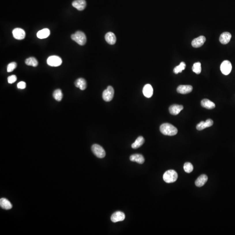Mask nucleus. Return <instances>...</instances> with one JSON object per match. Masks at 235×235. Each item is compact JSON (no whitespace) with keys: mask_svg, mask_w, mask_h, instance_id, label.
<instances>
[{"mask_svg":"<svg viewBox=\"0 0 235 235\" xmlns=\"http://www.w3.org/2000/svg\"><path fill=\"white\" fill-rule=\"evenodd\" d=\"M160 130L165 136H174L178 133V129L174 125L170 123H164L160 127Z\"/></svg>","mask_w":235,"mask_h":235,"instance_id":"obj_1","label":"nucleus"},{"mask_svg":"<svg viewBox=\"0 0 235 235\" xmlns=\"http://www.w3.org/2000/svg\"><path fill=\"white\" fill-rule=\"evenodd\" d=\"M178 176L177 173L174 170H169L163 174V180L168 183H174L177 180Z\"/></svg>","mask_w":235,"mask_h":235,"instance_id":"obj_2","label":"nucleus"},{"mask_svg":"<svg viewBox=\"0 0 235 235\" xmlns=\"http://www.w3.org/2000/svg\"><path fill=\"white\" fill-rule=\"evenodd\" d=\"M71 38L80 45H84L86 44V35L84 32L77 31L71 35Z\"/></svg>","mask_w":235,"mask_h":235,"instance_id":"obj_3","label":"nucleus"},{"mask_svg":"<svg viewBox=\"0 0 235 235\" xmlns=\"http://www.w3.org/2000/svg\"><path fill=\"white\" fill-rule=\"evenodd\" d=\"M91 150L94 155L98 158H104L106 156V153L104 148L98 144H94L91 147Z\"/></svg>","mask_w":235,"mask_h":235,"instance_id":"obj_4","label":"nucleus"},{"mask_svg":"<svg viewBox=\"0 0 235 235\" xmlns=\"http://www.w3.org/2000/svg\"><path fill=\"white\" fill-rule=\"evenodd\" d=\"M114 95V90L112 86H108L106 89L102 93V98L107 102L111 101Z\"/></svg>","mask_w":235,"mask_h":235,"instance_id":"obj_5","label":"nucleus"},{"mask_svg":"<svg viewBox=\"0 0 235 235\" xmlns=\"http://www.w3.org/2000/svg\"><path fill=\"white\" fill-rule=\"evenodd\" d=\"M48 65L52 67H58L62 64V59L60 57L56 55H53L48 57L47 61Z\"/></svg>","mask_w":235,"mask_h":235,"instance_id":"obj_6","label":"nucleus"},{"mask_svg":"<svg viewBox=\"0 0 235 235\" xmlns=\"http://www.w3.org/2000/svg\"><path fill=\"white\" fill-rule=\"evenodd\" d=\"M232 69L231 63L229 61L225 60L223 61L220 66V70L223 75L227 76L230 74Z\"/></svg>","mask_w":235,"mask_h":235,"instance_id":"obj_7","label":"nucleus"},{"mask_svg":"<svg viewBox=\"0 0 235 235\" xmlns=\"http://www.w3.org/2000/svg\"><path fill=\"white\" fill-rule=\"evenodd\" d=\"M125 214L121 211H117L114 213L111 216V221L113 223L123 221L125 219Z\"/></svg>","mask_w":235,"mask_h":235,"instance_id":"obj_8","label":"nucleus"},{"mask_svg":"<svg viewBox=\"0 0 235 235\" xmlns=\"http://www.w3.org/2000/svg\"><path fill=\"white\" fill-rule=\"evenodd\" d=\"M13 35L17 40L24 39L25 37V32L24 30L20 28H16L12 31Z\"/></svg>","mask_w":235,"mask_h":235,"instance_id":"obj_9","label":"nucleus"},{"mask_svg":"<svg viewBox=\"0 0 235 235\" xmlns=\"http://www.w3.org/2000/svg\"><path fill=\"white\" fill-rule=\"evenodd\" d=\"M206 41V38L204 36H200L197 38H195L192 41V45L194 48H200L203 45Z\"/></svg>","mask_w":235,"mask_h":235,"instance_id":"obj_10","label":"nucleus"},{"mask_svg":"<svg viewBox=\"0 0 235 235\" xmlns=\"http://www.w3.org/2000/svg\"><path fill=\"white\" fill-rule=\"evenodd\" d=\"M213 122L212 119H208L206 121H202L196 126V129L198 130H202L208 127H210L213 125Z\"/></svg>","mask_w":235,"mask_h":235,"instance_id":"obj_11","label":"nucleus"},{"mask_svg":"<svg viewBox=\"0 0 235 235\" xmlns=\"http://www.w3.org/2000/svg\"><path fill=\"white\" fill-rule=\"evenodd\" d=\"M193 88L191 85H181L178 86L177 91L182 94H186L190 93L193 90Z\"/></svg>","mask_w":235,"mask_h":235,"instance_id":"obj_12","label":"nucleus"},{"mask_svg":"<svg viewBox=\"0 0 235 235\" xmlns=\"http://www.w3.org/2000/svg\"><path fill=\"white\" fill-rule=\"evenodd\" d=\"M72 6L79 11L84 10L86 6L85 0H75L72 2Z\"/></svg>","mask_w":235,"mask_h":235,"instance_id":"obj_13","label":"nucleus"},{"mask_svg":"<svg viewBox=\"0 0 235 235\" xmlns=\"http://www.w3.org/2000/svg\"><path fill=\"white\" fill-rule=\"evenodd\" d=\"M183 109V106L182 105L174 104L170 106L169 108V111L171 114L176 115L178 114Z\"/></svg>","mask_w":235,"mask_h":235,"instance_id":"obj_14","label":"nucleus"},{"mask_svg":"<svg viewBox=\"0 0 235 235\" xmlns=\"http://www.w3.org/2000/svg\"><path fill=\"white\" fill-rule=\"evenodd\" d=\"M142 92L145 97L147 98H151L153 94V89L152 85L150 84L145 85L143 88Z\"/></svg>","mask_w":235,"mask_h":235,"instance_id":"obj_15","label":"nucleus"},{"mask_svg":"<svg viewBox=\"0 0 235 235\" xmlns=\"http://www.w3.org/2000/svg\"><path fill=\"white\" fill-rule=\"evenodd\" d=\"M232 35L228 32H223L221 34L219 37V41L221 43L224 44H228L230 41Z\"/></svg>","mask_w":235,"mask_h":235,"instance_id":"obj_16","label":"nucleus"},{"mask_svg":"<svg viewBox=\"0 0 235 235\" xmlns=\"http://www.w3.org/2000/svg\"><path fill=\"white\" fill-rule=\"evenodd\" d=\"M208 180V177L205 174L201 175L196 179L195 185L198 187H202L206 183Z\"/></svg>","mask_w":235,"mask_h":235,"instance_id":"obj_17","label":"nucleus"},{"mask_svg":"<svg viewBox=\"0 0 235 235\" xmlns=\"http://www.w3.org/2000/svg\"><path fill=\"white\" fill-rule=\"evenodd\" d=\"M130 160L132 161H136L140 164H142L145 161L143 155L139 154L132 155L130 157Z\"/></svg>","mask_w":235,"mask_h":235,"instance_id":"obj_18","label":"nucleus"},{"mask_svg":"<svg viewBox=\"0 0 235 235\" xmlns=\"http://www.w3.org/2000/svg\"><path fill=\"white\" fill-rule=\"evenodd\" d=\"M201 104L203 108L208 109H212L216 107L214 103L207 99H204L202 100Z\"/></svg>","mask_w":235,"mask_h":235,"instance_id":"obj_19","label":"nucleus"},{"mask_svg":"<svg viewBox=\"0 0 235 235\" xmlns=\"http://www.w3.org/2000/svg\"><path fill=\"white\" fill-rule=\"evenodd\" d=\"M105 39L108 43L110 44H114L116 42V37L115 35L112 32H109L105 35Z\"/></svg>","mask_w":235,"mask_h":235,"instance_id":"obj_20","label":"nucleus"},{"mask_svg":"<svg viewBox=\"0 0 235 235\" xmlns=\"http://www.w3.org/2000/svg\"><path fill=\"white\" fill-rule=\"evenodd\" d=\"M0 206L2 208L6 210L11 209L12 208V205L10 202L5 198L0 199Z\"/></svg>","mask_w":235,"mask_h":235,"instance_id":"obj_21","label":"nucleus"},{"mask_svg":"<svg viewBox=\"0 0 235 235\" xmlns=\"http://www.w3.org/2000/svg\"><path fill=\"white\" fill-rule=\"evenodd\" d=\"M75 84L76 87L79 88L81 90H84L87 87L86 81L83 78H79L76 80Z\"/></svg>","mask_w":235,"mask_h":235,"instance_id":"obj_22","label":"nucleus"},{"mask_svg":"<svg viewBox=\"0 0 235 235\" xmlns=\"http://www.w3.org/2000/svg\"><path fill=\"white\" fill-rule=\"evenodd\" d=\"M50 35V30L48 29H44L39 31L37 34V36L40 39H44L48 37Z\"/></svg>","mask_w":235,"mask_h":235,"instance_id":"obj_23","label":"nucleus"},{"mask_svg":"<svg viewBox=\"0 0 235 235\" xmlns=\"http://www.w3.org/2000/svg\"><path fill=\"white\" fill-rule=\"evenodd\" d=\"M145 142V139L142 136H139L135 142L131 145V147L134 149H137L138 148L140 147L144 144Z\"/></svg>","mask_w":235,"mask_h":235,"instance_id":"obj_24","label":"nucleus"},{"mask_svg":"<svg viewBox=\"0 0 235 235\" xmlns=\"http://www.w3.org/2000/svg\"><path fill=\"white\" fill-rule=\"evenodd\" d=\"M25 63L27 65L32 66L34 67L37 66L38 65V61L34 57H30L26 59Z\"/></svg>","mask_w":235,"mask_h":235,"instance_id":"obj_25","label":"nucleus"},{"mask_svg":"<svg viewBox=\"0 0 235 235\" xmlns=\"http://www.w3.org/2000/svg\"><path fill=\"white\" fill-rule=\"evenodd\" d=\"M54 98L57 101H60L62 100L63 98V94L61 90L58 89L55 90L53 94Z\"/></svg>","mask_w":235,"mask_h":235,"instance_id":"obj_26","label":"nucleus"},{"mask_svg":"<svg viewBox=\"0 0 235 235\" xmlns=\"http://www.w3.org/2000/svg\"><path fill=\"white\" fill-rule=\"evenodd\" d=\"M185 67H186V65L184 62H182L180 63L178 66H177L176 67L174 68L173 71L174 73L176 74H178L179 73H181L182 72L183 70H185Z\"/></svg>","mask_w":235,"mask_h":235,"instance_id":"obj_27","label":"nucleus"},{"mask_svg":"<svg viewBox=\"0 0 235 235\" xmlns=\"http://www.w3.org/2000/svg\"><path fill=\"white\" fill-rule=\"evenodd\" d=\"M193 72L196 74H200L201 72V64L200 62H198L194 64L192 67Z\"/></svg>","mask_w":235,"mask_h":235,"instance_id":"obj_28","label":"nucleus"},{"mask_svg":"<svg viewBox=\"0 0 235 235\" xmlns=\"http://www.w3.org/2000/svg\"><path fill=\"white\" fill-rule=\"evenodd\" d=\"M184 170L186 173H190L193 170V166L190 162H185L184 165Z\"/></svg>","mask_w":235,"mask_h":235,"instance_id":"obj_29","label":"nucleus"},{"mask_svg":"<svg viewBox=\"0 0 235 235\" xmlns=\"http://www.w3.org/2000/svg\"><path fill=\"white\" fill-rule=\"evenodd\" d=\"M16 67H17V63L16 62H13L10 63L8 64L7 66V72H12L16 68Z\"/></svg>","mask_w":235,"mask_h":235,"instance_id":"obj_30","label":"nucleus"},{"mask_svg":"<svg viewBox=\"0 0 235 235\" xmlns=\"http://www.w3.org/2000/svg\"><path fill=\"white\" fill-rule=\"evenodd\" d=\"M17 77L15 75H12V76H10L8 77L7 78V81L10 84H12L15 82L17 81Z\"/></svg>","mask_w":235,"mask_h":235,"instance_id":"obj_31","label":"nucleus"},{"mask_svg":"<svg viewBox=\"0 0 235 235\" xmlns=\"http://www.w3.org/2000/svg\"><path fill=\"white\" fill-rule=\"evenodd\" d=\"M26 87V84L24 82H20L18 83V84H17V87L19 89H25Z\"/></svg>","mask_w":235,"mask_h":235,"instance_id":"obj_32","label":"nucleus"}]
</instances>
